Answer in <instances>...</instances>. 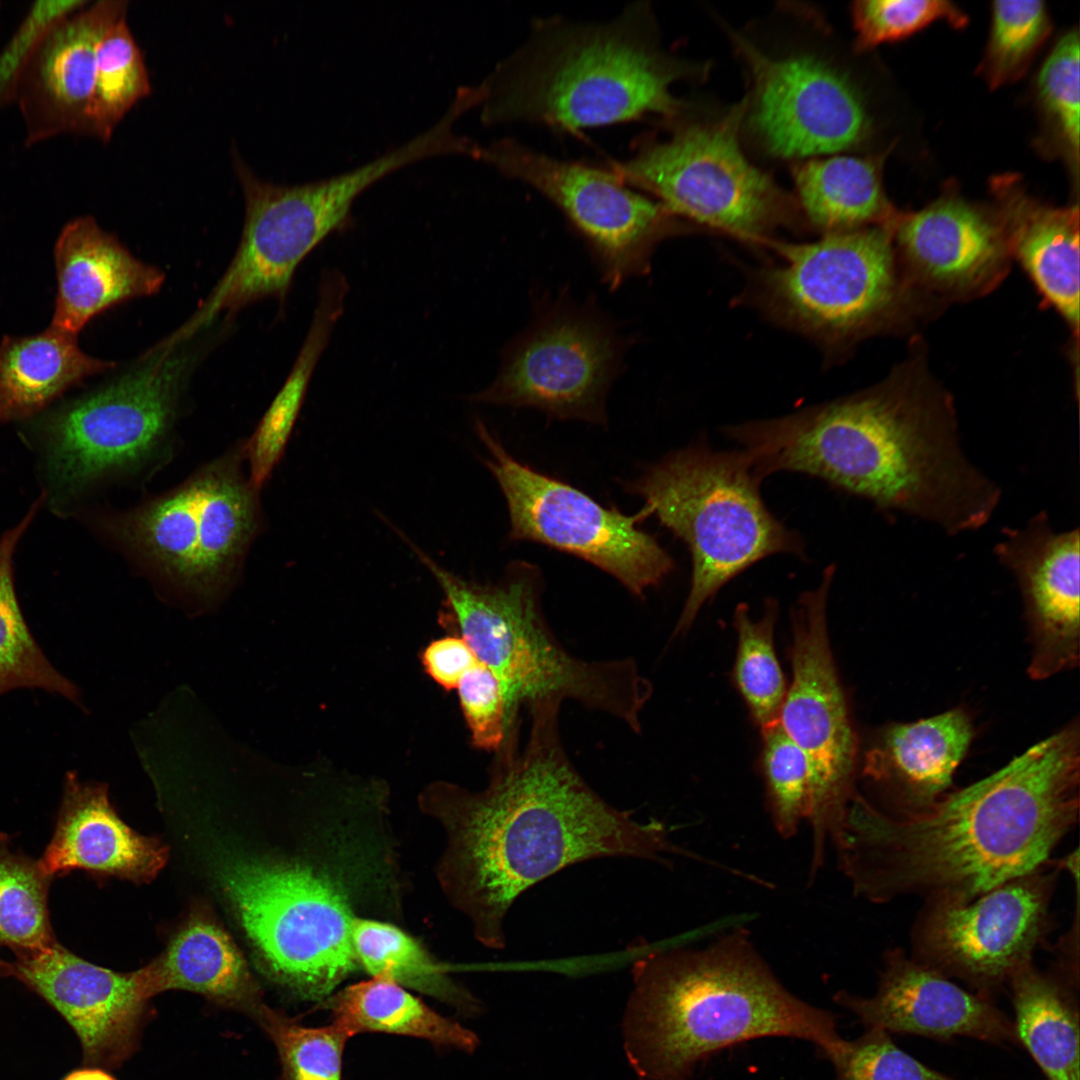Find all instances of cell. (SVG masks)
Here are the masks:
<instances>
[{
  "mask_svg": "<svg viewBox=\"0 0 1080 1080\" xmlns=\"http://www.w3.org/2000/svg\"><path fill=\"white\" fill-rule=\"evenodd\" d=\"M623 1038L640 1080H689L712 1054L762 1037L814 1044L831 1061L845 1039L833 1013L791 993L740 929L702 949H655L632 968Z\"/></svg>",
  "mask_w": 1080,
  "mask_h": 1080,
  "instance_id": "cell-4",
  "label": "cell"
},
{
  "mask_svg": "<svg viewBox=\"0 0 1080 1080\" xmlns=\"http://www.w3.org/2000/svg\"><path fill=\"white\" fill-rule=\"evenodd\" d=\"M850 12L856 33L853 47L859 53L905 38L935 21L945 20L955 28L968 22L967 16L946 0H859Z\"/></svg>",
  "mask_w": 1080,
  "mask_h": 1080,
  "instance_id": "cell-42",
  "label": "cell"
},
{
  "mask_svg": "<svg viewBox=\"0 0 1080 1080\" xmlns=\"http://www.w3.org/2000/svg\"><path fill=\"white\" fill-rule=\"evenodd\" d=\"M704 65L662 46L648 2L607 22L539 19L527 40L477 86L487 125L532 123L558 132L676 115L672 93Z\"/></svg>",
  "mask_w": 1080,
  "mask_h": 1080,
  "instance_id": "cell-5",
  "label": "cell"
},
{
  "mask_svg": "<svg viewBox=\"0 0 1080 1080\" xmlns=\"http://www.w3.org/2000/svg\"><path fill=\"white\" fill-rule=\"evenodd\" d=\"M833 1000L865 1028L938 1040L957 1036L1020 1045L1013 1021L994 999L967 991L900 948L888 950L875 994L837 992Z\"/></svg>",
  "mask_w": 1080,
  "mask_h": 1080,
  "instance_id": "cell-22",
  "label": "cell"
},
{
  "mask_svg": "<svg viewBox=\"0 0 1080 1080\" xmlns=\"http://www.w3.org/2000/svg\"><path fill=\"white\" fill-rule=\"evenodd\" d=\"M790 166L792 194L806 226L822 235L895 225L898 216L883 191L878 159L840 153Z\"/></svg>",
  "mask_w": 1080,
  "mask_h": 1080,
  "instance_id": "cell-29",
  "label": "cell"
},
{
  "mask_svg": "<svg viewBox=\"0 0 1080 1080\" xmlns=\"http://www.w3.org/2000/svg\"><path fill=\"white\" fill-rule=\"evenodd\" d=\"M993 551L1020 590L1031 642L1030 678L1044 680L1077 667L1079 529L1056 531L1041 511L1023 526L1003 529Z\"/></svg>",
  "mask_w": 1080,
  "mask_h": 1080,
  "instance_id": "cell-19",
  "label": "cell"
},
{
  "mask_svg": "<svg viewBox=\"0 0 1080 1080\" xmlns=\"http://www.w3.org/2000/svg\"><path fill=\"white\" fill-rule=\"evenodd\" d=\"M777 612V602L768 599L759 619L750 616L745 603L737 605L733 616L737 634L734 681L760 730L778 722L788 688L774 644Z\"/></svg>",
  "mask_w": 1080,
  "mask_h": 1080,
  "instance_id": "cell-37",
  "label": "cell"
},
{
  "mask_svg": "<svg viewBox=\"0 0 1080 1080\" xmlns=\"http://www.w3.org/2000/svg\"><path fill=\"white\" fill-rule=\"evenodd\" d=\"M457 689L474 746L499 750L508 736V724L504 698L495 675L479 662L462 678Z\"/></svg>",
  "mask_w": 1080,
  "mask_h": 1080,
  "instance_id": "cell-45",
  "label": "cell"
},
{
  "mask_svg": "<svg viewBox=\"0 0 1080 1080\" xmlns=\"http://www.w3.org/2000/svg\"><path fill=\"white\" fill-rule=\"evenodd\" d=\"M191 363L181 345H156L124 374L49 414L42 426L53 487L79 493L166 457Z\"/></svg>",
  "mask_w": 1080,
  "mask_h": 1080,
  "instance_id": "cell-12",
  "label": "cell"
},
{
  "mask_svg": "<svg viewBox=\"0 0 1080 1080\" xmlns=\"http://www.w3.org/2000/svg\"><path fill=\"white\" fill-rule=\"evenodd\" d=\"M1058 871L1046 866L968 902L926 901L912 929L910 956L993 999L1033 964L1050 928Z\"/></svg>",
  "mask_w": 1080,
  "mask_h": 1080,
  "instance_id": "cell-17",
  "label": "cell"
},
{
  "mask_svg": "<svg viewBox=\"0 0 1080 1080\" xmlns=\"http://www.w3.org/2000/svg\"><path fill=\"white\" fill-rule=\"evenodd\" d=\"M11 976V962H6L0 958V977Z\"/></svg>",
  "mask_w": 1080,
  "mask_h": 1080,
  "instance_id": "cell-48",
  "label": "cell"
},
{
  "mask_svg": "<svg viewBox=\"0 0 1080 1080\" xmlns=\"http://www.w3.org/2000/svg\"><path fill=\"white\" fill-rule=\"evenodd\" d=\"M476 432L491 455L485 464L505 496L512 540L578 556L638 596L674 569L667 551L637 526L650 516L646 507L633 516L603 507L575 487L517 461L480 420Z\"/></svg>",
  "mask_w": 1080,
  "mask_h": 1080,
  "instance_id": "cell-16",
  "label": "cell"
},
{
  "mask_svg": "<svg viewBox=\"0 0 1080 1080\" xmlns=\"http://www.w3.org/2000/svg\"><path fill=\"white\" fill-rule=\"evenodd\" d=\"M997 215L1014 251L1041 293L1078 331L1079 209L1041 204L1009 178L993 183Z\"/></svg>",
  "mask_w": 1080,
  "mask_h": 1080,
  "instance_id": "cell-28",
  "label": "cell"
},
{
  "mask_svg": "<svg viewBox=\"0 0 1080 1080\" xmlns=\"http://www.w3.org/2000/svg\"><path fill=\"white\" fill-rule=\"evenodd\" d=\"M11 976L44 999L72 1027L84 1062L115 1068L136 1050L149 1001L136 971L92 964L56 942L16 957Z\"/></svg>",
  "mask_w": 1080,
  "mask_h": 1080,
  "instance_id": "cell-21",
  "label": "cell"
},
{
  "mask_svg": "<svg viewBox=\"0 0 1080 1080\" xmlns=\"http://www.w3.org/2000/svg\"><path fill=\"white\" fill-rule=\"evenodd\" d=\"M623 351L598 312L559 299L507 348L495 380L471 400L605 423V399Z\"/></svg>",
  "mask_w": 1080,
  "mask_h": 1080,
  "instance_id": "cell-18",
  "label": "cell"
},
{
  "mask_svg": "<svg viewBox=\"0 0 1080 1080\" xmlns=\"http://www.w3.org/2000/svg\"><path fill=\"white\" fill-rule=\"evenodd\" d=\"M740 124L739 101L720 110L686 101L659 122L663 136L642 138L610 169L689 224L769 245L778 230L806 223L793 194L752 160Z\"/></svg>",
  "mask_w": 1080,
  "mask_h": 1080,
  "instance_id": "cell-8",
  "label": "cell"
},
{
  "mask_svg": "<svg viewBox=\"0 0 1080 1080\" xmlns=\"http://www.w3.org/2000/svg\"><path fill=\"white\" fill-rule=\"evenodd\" d=\"M127 2H86L51 21L20 65L14 88L25 144L86 135L99 44L126 17Z\"/></svg>",
  "mask_w": 1080,
  "mask_h": 1080,
  "instance_id": "cell-20",
  "label": "cell"
},
{
  "mask_svg": "<svg viewBox=\"0 0 1080 1080\" xmlns=\"http://www.w3.org/2000/svg\"><path fill=\"white\" fill-rule=\"evenodd\" d=\"M410 139L352 170L296 185L256 177L242 162L236 170L245 200L238 249L228 268L192 317L170 335L183 343L222 313L267 298L286 297L300 263L332 233L352 224L357 197L388 174L423 160Z\"/></svg>",
  "mask_w": 1080,
  "mask_h": 1080,
  "instance_id": "cell-10",
  "label": "cell"
},
{
  "mask_svg": "<svg viewBox=\"0 0 1080 1080\" xmlns=\"http://www.w3.org/2000/svg\"><path fill=\"white\" fill-rule=\"evenodd\" d=\"M893 232L910 269L935 290L963 295L999 279L1011 252L998 216L952 193L898 216Z\"/></svg>",
  "mask_w": 1080,
  "mask_h": 1080,
  "instance_id": "cell-23",
  "label": "cell"
},
{
  "mask_svg": "<svg viewBox=\"0 0 1080 1080\" xmlns=\"http://www.w3.org/2000/svg\"><path fill=\"white\" fill-rule=\"evenodd\" d=\"M560 703L530 705L527 743L518 751L516 734L505 739L485 789L435 784L419 799L445 837L436 865L440 889L489 949L505 947V919L516 899L562 869L597 858L680 853L663 823L635 820L579 775L560 742Z\"/></svg>",
  "mask_w": 1080,
  "mask_h": 1080,
  "instance_id": "cell-1",
  "label": "cell"
},
{
  "mask_svg": "<svg viewBox=\"0 0 1080 1080\" xmlns=\"http://www.w3.org/2000/svg\"><path fill=\"white\" fill-rule=\"evenodd\" d=\"M480 661L462 637L448 636L430 643L423 653L428 674L442 687L457 688Z\"/></svg>",
  "mask_w": 1080,
  "mask_h": 1080,
  "instance_id": "cell-46",
  "label": "cell"
},
{
  "mask_svg": "<svg viewBox=\"0 0 1080 1080\" xmlns=\"http://www.w3.org/2000/svg\"><path fill=\"white\" fill-rule=\"evenodd\" d=\"M168 848L127 826L102 783L66 774L55 830L39 863L50 876L82 869L134 882L151 881L164 867Z\"/></svg>",
  "mask_w": 1080,
  "mask_h": 1080,
  "instance_id": "cell-24",
  "label": "cell"
},
{
  "mask_svg": "<svg viewBox=\"0 0 1080 1080\" xmlns=\"http://www.w3.org/2000/svg\"><path fill=\"white\" fill-rule=\"evenodd\" d=\"M349 284L337 269L322 272L311 325L295 363L244 448L251 485L259 490L279 462L316 365L342 316Z\"/></svg>",
  "mask_w": 1080,
  "mask_h": 1080,
  "instance_id": "cell-32",
  "label": "cell"
},
{
  "mask_svg": "<svg viewBox=\"0 0 1080 1080\" xmlns=\"http://www.w3.org/2000/svg\"><path fill=\"white\" fill-rule=\"evenodd\" d=\"M324 1001L332 1023L350 1038L364 1032L396 1034L469 1053L479 1044L474 1032L437 1013L385 976H371L348 985Z\"/></svg>",
  "mask_w": 1080,
  "mask_h": 1080,
  "instance_id": "cell-33",
  "label": "cell"
},
{
  "mask_svg": "<svg viewBox=\"0 0 1080 1080\" xmlns=\"http://www.w3.org/2000/svg\"><path fill=\"white\" fill-rule=\"evenodd\" d=\"M831 1063L833 1080H958L925 1066L876 1027L866 1028L856 1039H845Z\"/></svg>",
  "mask_w": 1080,
  "mask_h": 1080,
  "instance_id": "cell-44",
  "label": "cell"
},
{
  "mask_svg": "<svg viewBox=\"0 0 1080 1080\" xmlns=\"http://www.w3.org/2000/svg\"><path fill=\"white\" fill-rule=\"evenodd\" d=\"M63 1080H116L99 1067H87L72 1071Z\"/></svg>",
  "mask_w": 1080,
  "mask_h": 1080,
  "instance_id": "cell-47",
  "label": "cell"
},
{
  "mask_svg": "<svg viewBox=\"0 0 1080 1080\" xmlns=\"http://www.w3.org/2000/svg\"><path fill=\"white\" fill-rule=\"evenodd\" d=\"M1080 40L1077 30L1060 38L1037 79L1041 107L1072 162L1079 159Z\"/></svg>",
  "mask_w": 1080,
  "mask_h": 1080,
  "instance_id": "cell-43",
  "label": "cell"
},
{
  "mask_svg": "<svg viewBox=\"0 0 1080 1080\" xmlns=\"http://www.w3.org/2000/svg\"><path fill=\"white\" fill-rule=\"evenodd\" d=\"M351 940L359 967L370 976L391 978L463 1011L478 1010V1000L449 976L448 965L400 925L358 918L352 924Z\"/></svg>",
  "mask_w": 1080,
  "mask_h": 1080,
  "instance_id": "cell-34",
  "label": "cell"
},
{
  "mask_svg": "<svg viewBox=\"0 0 1080 1080\" xmlns=\"http://www.w3.org/2000/svg\"><path fill=\"white\" fill-rule=\"evenodd\" d=\"M1078 983L1058 966L1043 972L1031 964L1008 984L1019 1044L1048 1080H1080Z\"/></svg>",
  "mask_w": 1080,
  "mask_h": 1080,
  "instance_id": "cell-30",
  "label": "cell"
},
{
  "mask_svg": "<svg viewBox=\"0 0 1080 1080\" xmlns=\"http://www.w3.org/2000/svg\"><path fill=\"white\" fill-rule=\"evenodd\" d=\"M273 1041L284 1080H342L349 1035L331 1023L308 1027L265 1005L256 1018Z\"/></svg>",
  "mask_w": 1080,
  "mask_h": 1080,
  "instance_id": "cell-40",
  "label": "cell"
},
{
  "mask_svg": "<svg viewBox=\"0 0 1080 1080\" xmlns=\"http://www.w3.org/2000/svg\"><path fill=\"white\" fill-rule=\"evenodd\" d=\"M115 363L84 353L76 335L50 326L0 343V420L29 416L87 377Z\"/></svg>",
  "mask_w": 1080,
  "mask_h": 1080,
  "instance_id": "cell-31",
  "label": "cell"
},
{
  "mask_svg": "<svg viewBox=\"0 0 1080 1080\" xmlns=\"http://www.w3.org/2000/svg\"><path fill=\"white\" fill-rule=\"evenodd\" d=\"M1042 1H995L989 40L979 72L991 88L1021 77L1050 33Z\"/></svg>",
  "mask_w": 1080,
  "mask_h": 1080,
  "instance_id": "cell-39",
  "label": "cell"
},
{
  "mask_svg": "<svg viewBox=\"0 0 1080 1080\" xmlns=\"http://www.w3.org/2000/svg\"><path fill=\"white\" fill-rule=\"evenodd\" d=\"M760 484L743 450L700 444L667 455L629 487L691 554V584L675 635L687 631L701 607L756 562L803 552L800 536L765 505Z\"/></svg>",
  "mask_w": 1080,
  "mask_h": 1080,
  "instance_id": "cell-9",
  "label": "cell"
},
{
  "mask_svg": "<svg viewBox=\"0 0 1080 1080\" xmlns=\"http://www.w3.org/2000/svg\"><path fill=\"white\" fill-rule=\"evenodd\" d=\"M418 559L443 590L462 638L497 678L508 733L522 704L573 699L640 729L651 688L631 660L586 662L570 655L548 630L539 607V575L519 563L497 585L466 581L445 570L415 543Z\"/></svg>",
  "mask_w": 1080,
  "mask_h": 1080,
  "instance_id": "cell-7",
  "label": "cell"
},
{
  "mask_svg": "<svg viewBox=\"0 0 1080 1080\" xmlns=\"http://www.w3.org/2000/svg\"><path fill=\"white\" fill-rule=\"evenodd\" d=\"M974 736L962 708L881 729L865 755L862 774L889 814L921 811L947 793Z\"/></svg>",
  "mask_w": 1080,
  "mask_h": 1080,
  "instance_id": "cell-25",
  "label": "cell"
},
{
  "mask_svg": "<svg viewBox=\"0 0 1080 1080\" xmlns=\"http://www.w3.org/2000/svg\"><path fill=\"white\" fill-rule=\"evenodd\" d=\"M150 90L142 53L123 17L98 47L86 135L109 140L125 114Z\"/></svg>",
  "mask_w": 1080,
  "mask_h": 1080,
  "instance_id": "cell-38",
  "label": "cell"
},
{
  "mask_svg": "<svg viewBox=\"0 0 1080 1080\" xmlns=\"http://www.w3.org/2000/svg\"><path fill=\"white\" fill-rule=\"evenodd\" d=\"M892 227L773 241L780 262L756 280L759 306L777 322L834 352L873 329L896 294Z\"/></svg>",
  "mask_w": 1080,
  "mask_h": 1080,
  "instance_id": "cell-13",
  "label": "cell"
},
{
  "mask_svg": "<svg viewBox=\"0 0 1080 1080\" xmlns=\"http://www.w3.org/2000/svg\"><path fill=\"white\" fill-rule=\"evenodd\" d=\"M145 997L181 989L257 1018L266 1005L248 965L228 933L207 913H195L166 950L136 971Z\"/></svg>",
  "mask_w": 1080,
  "mask_h": 1080,
  "instance_id": "cell-27",
  "label": "cell"
},
{
  "mask_svg": "<svg viewBox=\"0 0 1080 1080\" xmlns=\"http://www.w3.org/2000/svg\"><path fill=\"white\" fill-rule=\"evenodd\" d=\"M759 472H798L949 535L977 531L1002 496L962 446L951 400L920 369L790 415L752 421Z\"/></svg>",
  "mask_w": 1080,
  "mask_h": 1080,
  "instance_id": "cell-3",
  "label": "cell"
},
{
  "mask_svg": "<svg viewBox=\"0 0 1080 1080\" xmlns=\"http://www.w3.org/2000/svg\"><path fill=\"white\" fill-rule=\"evenodd\" d=\"M761 734V764L771 818L782 837H791L809 817V767L779 722L762 729Z\"/></svg>",
  "mask_w": 1080,
  "mask_h": 1080,
  "instance_id": "cell-41",
  "label": "cell"
},
{
  "mask_svg": "<svg viewBox=\"0 0 1080 1080\" xmlns=\"http://www.w3.org/2000/svg\"><path fill=\"white\" fill-rule=\"evenodd\" d=\"M239 449L176 488L103 521L137 564L198 596L232 582L260 523L257 489L241 471Z\"/></svg>",
  "mask_w": 1080,
  "mask_h": 1080,
  "instance_id": "cell-11",
  "label": "cell"
},
{
  "mask_svg": "<svg viewBox=\"0 0 1080 1080\" xmlns=\"http://www.w3.org/2000/svg\"><path fill=\"white\" fill-rule=\"evenodd\" d=\"M54 257L57 294L51 325L75 335L98 314L153 295L165 281L159 268L134 257L91 216L63 227Z\"/></svg>",
  "mask_w": 1080,
  "mask_h": 1080,
  "instance_id": "cell-26",
  "label": "cell"
},
{
  "mask_svg": "<svg viewBox=\"0 0 1080 1080\" xmlns=\"http://www.w3.org/2000/svg\"><path fill=\"white\" fill-rule=\"evenodd\" d=\"M1078 718L989 776L910 814L855 794L836 845L856 893L968 902L1046 867L1077 823Z\"/></svg>",
  "mask_w": 1080,
  "mask_h": 1080,
  "instance_id": "cell-2",
  "label": "cell"
},
{
  "mask_svg": "<svg viewBox=\"0 0 1080 1080\" xmlns=\"http://www.w3.org/2000/svg\"><path fill=\"white\" fill-rule=\"evenodd\" d=\"M470 157L550 200L590 247L610 288L646 273L664 239L691 225L624 183L610 168L562 160L512 138L474 143Z\"/></svg>",
  "mask_w": 1080,
  "mask_h": 1080,
  "instance_id": "cell-15",
  "label": "cell"
},
{
  "mask_svg": "<svg viewBox=\"0 0 1080 1080\" xmlns=\"http://www.w3.org/2000/svg\"><path fill=\"white\" fill-rule=\"evenodd\" d=\"M39 503L0 538V695L15 688H41L78 703L77 687L47 660L21 613L12 575L15 547L33 520Z\"/></svg>",
  "mask_w": 1080,
  "mask_h": 1080,
  "instance_id": "cell-35",
  "label": "cell"
},
{
  "mask_svg": "<svg viewBox=\"0 0 1080 1080\" xmlns=\"http://www.w3.org/2000/svg\"><path fill=\"white\" fill-rule=\"evenodd\" d=\"M741 66L746 149L791 164L851 153L869 136L866 96L838 35L815 7L784 2L734 28L717 17Z\"/></svg>",
  "mask_w": 1080,
  "mask_h": 1080,
  "instance_id": "cell-6",
  "label": "cell"
},
{
  "mask_svg": "<svg viewBox=\"0 0 1080 1080\" xmlns=\"http://www.w3.org/2000/svg\"><path fill=\"white\" fill-rule=\"evenodd\" d=\"M835 568L800 595L792 610V681L778 722L804 754L809 771L813 830L812 868L822 864L826 839L840 838L854 795L858 741L827 625V602Z\"/></svg>",
  "mask_w": 1080,
  "mask_h": 1080,
  "instance_id": "cell-14",
  "label": "cell"
},
{
  "mask_svg": "<svg viewBox=\"0 0 1080 1080\" xmlns=\"http://www.w3.org/2000/svg\"><path fill=\"white\" fill-rule=\"evenodd\" d=\"M52 878L39 860L13 851L9 837L0 833V946L16 957L57 942L48 908Z\"/></svg>",
  "mask_w": 1080,
  "mask_h": 1080,
  "instance_id": "cell-36",
  "label": "cell"
}]
</instances>
